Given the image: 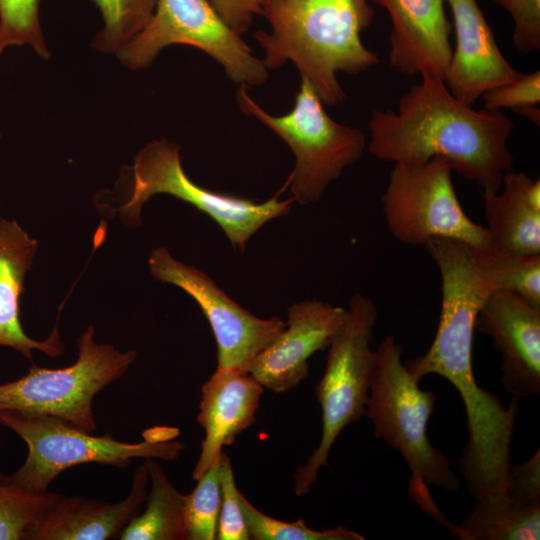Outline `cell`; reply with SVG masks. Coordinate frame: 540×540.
Instances as JSON below:
<instances>
[{"instance_id":"cell-1","label":"cell","mask_w":540,"mask_h":540,"mask_svg":"<svg viewBox=\"0 0 540 540\" xmlns=\"http://www.w3.org/2000/svg\"><path fill=\"white\" fill-rule=\"evenodd\" d=\"M444 81L423 76L399 100L398 111L373 110L368 149L379 160L416 165L445 159L483 193L500 189L513 168V122L500 110H475Z\"/></svg>"},{"instance_id":"cell-2","label":"cell","mask_w":540,"mask_h":540,"mask_svg":"<svg viewBox=\"0 0 540 540\" xmlns=\"http://www.w3.org/2000/svg\"><path fill=\"white\" fill-rule=\"evenodd\" d=\"M441 277L442 302L435 337L421 356L404 361L421 379L437 374L459 392L466 416L469 440L488 443L511 427L515 411L498 395L480 387L474 377L472 350L479 311L493 291L478 269L468 245L447 238H433L424 246Z\"/></svg>"},{"instance_id":"cell-3","label":"cell","mask_w":540,"mask_h":540,"mask_svg":"<svg viewBox=\"0 0 540 540\" xmlns=\"http://www.w3.org/2000/svg\"><path fill=\"white\" fill-rule=\"evenodd\" d=\"M370 0H264L260 15L270 32L254 38L264 49L268 70L291 61L324 105H337L346 95L338 72L359 74L379 63L365 47L361 33L370 25Z\"/></svg>"},{"instance_id":"cell-4","label":"cell","mask_w":540,"mask_h":540,"mask_svg":"<svg viewBox=\"0 0 540 540\" xmlns=\"http://www.w3.org/2000/svg\"><path fill=\"white\" fill-rule=\"evenodd\" d=\"M0 424L17 434L28 450L22 466L6 479L35 493L48 491L58 475L74 466L125 468L135 458L173 461L185 449L174 440L179 430L168 426L145 430L139 442H124L108 432L94 435L57 417L16 410H0Z\"/></svg>"},{"instance_id":"cell-5","label":"cell","mask_w":540,"mask_h":540,"mask_svg":"<svg viewBox=\"0 0 540 540\" xmlns=\"http://www.w3.org/2000/svg\"><path fill=\"white\" fill-rule=\"evenodd\" d=\"M377 367L365 416L373 435L401 454L412 473L409 493L436 486L447 492L460 487L449 458L429 440L428 420L436 397L423 390L402 360L403 347L387 335L376 349Z\"/></svg>"},{"instance_id":"cell-6","label":"cell","mask_w":540,"mask_h":540,"mask_svg":"<svg viewBox=\"0 0 540 540\" xmlns=\"http://www.w3.org/2000/svg\"><path fill=\"white\" fill-rule=\"evenodd\" d=\"M377 320L374 302L354 294L347 316L327 348L324 373L315 388L322 411V433L317 448L294 475L297 496L307 494L320 469L328 466L332 446L345 427L365 416L377 367V352L371 347Z\"/></svg>"},{"instance_id":"cell-7","label":"cell","mask_w":540,"mask_h":540,"mask_svg":"<svg viewBox=\"0 0 540 540\" xmlns=\"http://www.w3.org/2000/svg\"><path fill=\"white\" fill-rule=\"evenodd\" d=\"M247 88L237 91L240 109L277 134L294 155V168L281 192L289 188L295 202L308 205L320 200L343 170L361 158L367 145L364 133L333 120L306 80L301 79L292 109L280 116L265 111Z\"/></svg>"},{"instance_id":"cell-8","label":"cell","mask_w":540,"mask_h":540,"mask_svg":"<svg viewBox=\"0 0 540 540\" xmlns=\"http://www.w3.org/2000/svg\"><path fill=\"white\" fill-rule=\"evenodd\" d=\"M179 147L165 139L143 147L134 159L130 194L116 211L123 223L141 224L143 205L155 194H168L208 215L223 230L233 248L244 253L250 238L267 222L287 215L293 197L279 200L281 192L257 203L254 200L215 192L195 183L185 173Z\"/></svg>"},{"instance_id":"cell-9","label":"cell","mask_w":540,"mask_h":540,"mask_svg":"<svg viewBox=\"0 0 540 540\" xmlns=\"http://www.w3.org/2000/svg\"><path fill=\"white\" fill-rule=\"evenodd\" d=\"M77 349V359L69 366L33 365L18 379L1 383L0 410L53 416L95 432V396L128 371L137 352L97 343L93 326L79 336Z\"/></svg>"},{"instance_id":"cell-10","label":"cell","mask_w":540,"mask_h":540,"mask_svg":"<svg viewBox=\"0 0 540 540\" xmlns=\"http://www.w3.org/2000/svg\"><path fill=\"white\" fill-rule=\"evenodd\" d=\"M452 168L436 157L416 165L394 164L380 197L387 228L398 241L425 246L433 238L491 249L485 226L463 210L452 182Z\"/></svg>"},{"instance_id":"cell-11","label":"cell","mask_w":540,"mask_h":540,"mask_svg":"<svg viewBox=\"0 0 540 540\" xmlns=\"http://www.w3.org/2000/svg\"><path fill=\"white\" fill-rule=\"evenodd\" d=\"M175 44L208 54L240 86H259L268 79L263 60L253 55L209 0H157L148 24L117 55L127 68L140 70L151 65L163 48Z\"/></svg>"},{"instance_id":"cell-12","label":"cell","mask_w":540,"mask_h":540,"mask_svg":"<svg viewBox=\"0 0 540 540\" xmlns=\"http://www.w3.org/2000/svg\"><path fill=\"white\" fill-rule=\"evenodd\" d=\"M148 267L155 280L179 287L200 307L216 340V369L249 372L256 357L286 326L278 316L263 319L253 315L207 274L176 260L165 247L151 252Z\"/></svg>"},{"instance_id":"cell-13","label":"cell","mask_w":540,"mask_h":540,"mask_svg":"<svg viewBox=\"0 0 540 540\" xmlns=\"http://www.w3.org/2000/svg\"><path fill=\"white\" fill-rule=\"evenodd\" d=\"M475 329L501 354L500 382L512 396L540 394V308L506 291H492Z\"/></svg>"},{"instance_id":"cell-14","label":"cell","mask_w":540,"mask_h":540,"mask_svg":"<svg viewBox=\"0 0 540 540\" xmlns=\"http://www.w3.org/2000/svg\"><path fill=\"white\" fill-rule=\"evenodd\" d=\"M284 330L254 360L249 373L264 388L283 393L308 376V360L326 350L347 309L320 300L291 304Z\"/></svg>"},{"instance_id":"cell-15","label":"cell","mask_w":540,"mask_h":540,"mask_svg":"<svg viewBox=\"0 0 540 540\" xmlns=\"http://www.w3.org/2000/svg\"><path fill=\"white\" fill-rule=\"evenodd\" d=\"M370 1L386 9L390 17V67L444 81L453 53L445 0Z\"/></svg>"},{"instance_id":"cell-16","label":"cell","mask_w":540,"mask_h":540,"mask_svg":"<svg viewBox=\"0 0 540 540\" xmlns=\"http://www.w3.org/2000/svg\"><path fill=\"white\" fill-rule=\"evenodd\" d=\"M455 29V50L445 84L462 102L472 105L488 89L518 79L502 54L477 0H445Z\"/></svg>"},{"instance_id":"cell-17","label":"cell","mask_w":540,"mask_h":540,"mask_svg":"<svg viewBox=\"0 0 540 540\" xmlns=\"http://www.w3.org/2000/svg\"><path fill=\"white\" fill-rule=\"evenodd\" d=\"M263 392L264 387L249 372L236 370L216 369L203 383L196 420L205 437L193 480L217 465L222 448L255 423Z\"/></svg>"},{"instance_id":"cell-18","label":"cell","mask_w":540,"mask_h":540,"mask_svg":"<svg viewBox=\"0 0 540 540\" xmlns=\"http://www.w3.org/2000/svg\"><path fill=\"white\" fill-rule=\"evenodd\" d=\"M37 249L38 241L17 221L0 217V346L14 349L28 360L34 350L50 357L65 350L57 326L45 339L36 340L21 324L20 298Z\"/></svg>"},{"instance_id":"cell-19","label":"cell","mask_w":540,"mask_h":540,"mask_svg":"<svg viewBox=\"0 0 540 540\" xmlns=\"http://www.w3.org/2000/svg\"><path fill=\"white\" fill-rule=\"evenodd\" d=\"M143 464L132 476L130 491L117 502L63 496L39 526L34 540H107L120 534L142 510L148 492Z\"/></svg>"},{"instance_id":"cell-20","label":"cell","mask_w":540,"mask_h":540,"mask_svg":"<svg viewBox=\"0 0 540 540\" xmlns=\"http://www.w3.org/2000/svg\"><path fill=\"white\" fill-rule=\"evenodd\" d=\"M486 229L494 250L540 255V181L506 172L501 187L483 193Z\"/></svg>"},{"instance_id":"cell-21","label":"cell","mask_w":540,"mask_h":540,"mask_svg":"<svg viewBox=\"0 0 540 540\" xmlns=\"http://www.w3.org/2000/svg\"><path fill=\"white\" fill-rule=\"evenodd\" d=\"M149 479L144 509L122 531V540H187L185 495L181 494L156 459L143 462Z\"/></svg>"},{"instance_id":"cell-22","label":"cell","mask_w":540,"mask_h":540,"mask_svg":"<svg viewBox=\"0 0 540 540\" xmlns=\"http://www.w3.org/2000/svg\"><path fill=\"white\" fill-rule=\"evenodd\" d=\"M457 530L464 540H538L540 505L519 506L507 497L475 499Z\"/></svg>"},{"instance_id":"cell-23","label":"cell","mask_w":540,"mask_h":540,"mask_svg":"<svg viewBox=\"0 0 540 540\" xmlns=\"http://www.w3.org/2000/svg\"><path fill=\"white\" fill-rule=\"evenodd\" d=\"M473 259L493 291L514 293L540 308V255L471 248Z\"/></svg>"},{"instance_id":"cell-24","label":"cell","mask_w":540,"mask_h":540,"mask_svg":"<svg viewBox=\"0 0 540 540\" xmlns=\"http://www.w3.org/2000/svg\"><path fill=\"white\" fill-rule=\"evenodd\" d=\"M62 497L50 491L25 490L0 474V540H34L42 521Z\"/></svg>"},{"instance_id":"cell-25","label":"cell","mask_w":540,"mask_h":540,"mask_svg":"<svg viewBox=\"0 0 540 540\" xmlns=\"http://www.w3.org/2000/svg\"><path fill=\"white\" fill-rule=\"evenodd\" d=\"M103 18V28L92 41L102 53H118L150 21L157 0H91Z\"/></svg>"},{"instance_id":"cell-26","label":"cell","mask_w":540,"mask_h":540,"mask_svg":"<svg viewBox=\"0 0 540 540\" xmlns=\"http://www.w3.org/2000/svg\"><path fill=\"white\" fill-rule=\"evenodd\" d=\"M241 508L250 539L253 540H364L360 533L344 526L315 530L303 518L286 522L270 517L240 494Z\"/></svg>"},{"instance_id":"cell-27","label":"cell","mask_w":540,"mask_h":540,"mask_svg":"<svg viewBox=\"0 0 540 540\" xmlns=\"http://www.w3.org/2000/svg\"><path fill=\"white\" fill-rule=\"evenodd\" d=\"M40 0H0V55L10 46L29 45L50 56L39 21Z\"/></svg>"},{"instance_id":"cell-28","label":"cell","mask_w":540,"mask_h":540,"mask_svg":"<svg viewBox=\"0 0 540 540\" xmlns=\"http://www.w3.org/2000/svg\"><path fill=\"white\" fill-rule=\"evenodd\" d=\"M218 465L209 468L185 495L187 540H214L221 506Z\"/></svg>"},{"instance_id":"cell-29","label":"cell","mask_w":540,"mask_h":540,"mask_svg":"<svg viewBox=\"0 0 540 540\" xmlns=\"http://www.w3.org/2000/svg\"><path fill=\"white\" fill-rule=\"evenodd\" d=\"M221 506L217 523V540H250L247 524L241 508L240 491L235 484L229 456L224 452L219 459Z\"/></svg>"},{"instance_id":"cell-30","label":"cell","mask_w":540,"mask_h":540,"mask_svg":"<svg viewBox=\"0 0 540 540\" xmlns=\"http://www.w3.org/2000/svg\"><path fill=\"white\" fill-rule=\"evenodd\" d=\"M483 98V109L501 110L517 109L538 105L540 103V71L523 74L515 81L495 86L486 90Z\"/></svg>"},{"instance_id":"cell-31","label":"cell","mask_w":540,"mask_h":540,"mask_svg":"<svg viewBox=\"0 0 540 540\" xmlns=\"http://www.w3.org/2000/svg\"><path fill=\"white\" fill-rule=\"evenodd\" d=\"M508 12L514 23L513 42L522 53L540 50V0H491Z\"/></svg>"},{"instance_id":"cell-32","label":"cell","mask_w":540,"mask_h":540,"mask_svg":"<svg viewBox=\"0 0 540 540\" xmlns=\"http://www.w3.org/2000/svg\"><path fill=\"white\" fill-rule=\"evenodd\" d=\"M539 449L520 465H511L505 494L509 501L519 506L540 505V454Z\"/></svg>"},{"instance_id":"cell-33","label":"cell","mask_w":540,"mask_h":540,"mask_svg":"<svg viewBox=\"0 0 540 540\" xmlns=\"http://www.w3.org/2000/svg\"><path fill=\"white\" fill-rule=\"evenodd\" d=\"M223 20L237 33L245 32L264 0H209Z\"/></svg>"},{"instance_id":"cell-34","label":"cell","mask_w":540,"mask_h":540,"mask_svg":"<svg viewBox=\"0 0 540 540\" xmlns=\"http://www.w3.org/2000/svg\"><path fill=\"white\" fill-rule=\"evenodd\" d=\"M515 112L537 125L540 123V109L538 108V105L526 106L517 109Z\"/></svg>"}]
</instances>
